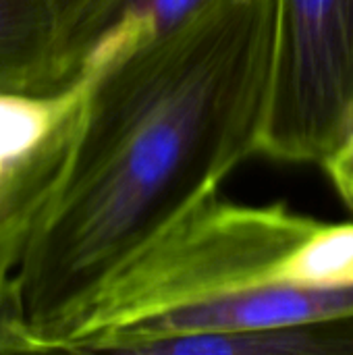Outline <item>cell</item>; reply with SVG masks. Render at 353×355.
I'll return each instance as SVG.
<instances>
[{
	"mask_svg": "<svg viewBox=\"0 0 353 355\" xmlns=\"http://www.w3.org/2000/svg\"><path fill=\"white\" fill-rule=\"evenodd\" d=\"M273 0H225L87 71L60 185L19 272L31 352H69L102 289L260 150Z\"/></svg>",
	"mask_w": 353,
	"mask_h": 355,
	"instance_id": "6da1fadb",
	"label": "cell"
},
{
	"mask_svg": "<svg viewBox=\"0 0 353 355\" xmlns=\"http://www.w3.org/2000/svg\"><path fill=\"white\" fill-rule=\"evenodd\" d=\"M320 223L283 202L243 206L218 193L208 198L102 289L79 320L69 352H102L127 329L198 302L295 285L298 254Z\"/></svg>",
	"mask_w": 353,
	"mask_h": 355,
	"instance_id": "7a4b0ae2",
	"label": "cell"
},
{
	"mask_svg": "<svg viewBox=\"0 0 353 355\" xmlns=\"http://www.w3.org/2000/svg\"><path fill=\"white\" fill-rule=\"evenodd\" d=\"M353 121V0H273L260 156L320 164Z\"/></svg>",
	"mask_w": 353,
	"mask_h": 355,
	"instance_id": "3957f363",
	"label": "cell"
},
{
	"mask_svg": "<svg viewBox=\"0 0 353 355\" xmlns=\"http://www.w3.org/2000/svg\"><path fill=\"white\" fill-rule=\"evenodd\" d=\"M347 314H353V287L264 285L148 318L110 339L102 352L133 355L137 347L169 337L258 331Z\"/></svg>",
	"mask_w": 353,
	"mask_h": 355,
	"instance_id": "277c9868",
	"label": "cell"
},
{
	"mask_svg": "<svg viewBox=\"0 0 353 355\" xmlns=\"http://www.w3.org/2000/svg\"><path fill=\"white\" fill-rule=\"evenodd\" d=\"M83 96L75 112L44 148L21 164L0 171V354L31 352L19 272L60 185L79 125Z\"/></svg>",
	"mask_w": 353,
	"mask_h": 355,
	"instance_id": "5b68a950",
	"label": "cell"
},
{
	"mask_svg": "<svg viewBox=\"0 0 353 355\" xmlns=\"http://www.w3.org/2000/svg\"><path fill=\"white\" fill-rule=\"evenodd\" d=\"M50 0H0V94L46 96L73 85Z\"/></svg>",
	"mask_w": 353,
	"mask_h": 355,
	"instance_id": "8992f818",
	"label": "cell"
},
{
	"mask_svg": "<svg viewBox=\"0 0 353 355\" xmlns=\"http://www.w3.org/2000/svg\"><path fill=\"white\" fill-rule=\"evenodd\" d=\"M133 355H353V314L273 329L169 337Z\"/></svg>",
	"mask_w": 353,
	"mask_h": 355,
	"instance_id": "52a82bcc",
	"label": "cell"
},
{
	"mask_svg": "<svg viewBox=\"0 0 353 355\" xmlns=\"http://www.w3.org/2000/svg\"><path fill=\"white\" fill-rule=\"evenodd\" d=\"M225 0H112L83 54L79 75L177 33Z\"/></svg>",
	"mask_w": 353,
	"mask_h": 355,
	"instance_id": "ba28073f",
	"label": "cell"
},
{
	"mask_svg": "<svg viewBox=\"0 0 353 355\" xmlns=\"http://www.w3.org/2000/svg\"><path fill=\"white\" fill-rule=\"evenodd\" d=\"M58 19L62 56L73 81L79 79V67L89 40L112 0H50Z\"/></svg>",
	"mask_w": 353,
	"mask_h": 355,
	"instance_id": "9c48e42d",
	"label": "cell"
},
{
	"mask_svg": "<svg viewBox=\"0 0 353 355\" xmlns=\"http://www.w3.org/2000/svg\"><path fill=\"white\" fill-rule=\"evenodd\" d=\"M322 168L331 179L337 196L353 210V141H343L322 162Z\"/></svg>",
	"mask_w": 353,
	"mask_h": 355,
	"instance_id": "30bf717a",
	"label": "cell"
},
{
	"mask_svg": "<svg viewBox=\"0 0 353 355\" xmlns=\"http://www.w3.org/2000/svg\"><path fill=\"white\" fill-rule=\"evenodd\" d=\"M345 141H353V121H352V129H350V133H347Z\"/></svg>",
	"mask_w": 353,
	"mask_h": 355,
	"instance_id": "8fae6325",
	"label": "cell"
}]
</instances>
